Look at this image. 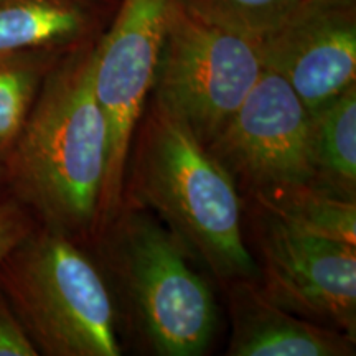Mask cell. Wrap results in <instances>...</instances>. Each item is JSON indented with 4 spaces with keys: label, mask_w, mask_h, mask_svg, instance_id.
Here are the masks:
<instances>
[{
    "label": "cell",
    "mask_w": 356,
    "mask_h": 356,
    "mask_svg": "<svg viewBox=\"0 0 356 356\" xmlns=\"http://www.w3.org/2000/svg\"><path fill=\"white\" fill-rule=\"evenodd\" d=\"M310 115L315 186L356 202V84Z\"/></svg>",
    "instance_id": "7c38bea8"
},
{
    "label": "cell",
    "mask_w": 356,
    "mask_h": 356,
    "mask_svg": "<svg viewBox=\"0 0 356 356\" xmlns=\"http://www.w3.org/2000/svg\"><path fill=\"white\" fill-rule=\"evenodd\" d=\"M262 53L314 113L356 84V0H302Z\"/></svg>",
    "instance_id": "9c48e42d"
},
{
    "label": "cell",
    "mask_w": 356,
    "mask_h": 356,
    "mask_svg": "<svg viewBox=\"0 0 356 356\" xmlns=\"http://www.w3.org/2000/svg\"><path fill=\"white\" fill-rule=\"evenodd\" d=\"M40 355L8 300L0 291V356Z\"/></svg>",
    "instance_id": "e0dca14e"
},
{
    "label": "cell",
    "mask_w": 356,
    "mask_h": 356,
    "mask_svg": "<svg viewBox=\"0 0 356 356\" xmlns=\"http://www.w3.org/2000/svg\"><path fill=\"white\" fill-rule=\"evenodd\" d=\"M231 318L229 356H351L353 338L280 309L256 279L225 284Z\"/></svg>",
    "instance_id": "30bf717a"
},
{
    "label": "cell",
    "mask_w": 356,
    "mask_h": 356,
    "mask_svg": "<svg viewBox=\"0 0 356 356\" xmlns=\"http://www.w3.org/2000/svg\"><path fill=\"white\" fill-rule=\"evenodd\" d=\"M262 42L177 0L155 71L152 97L208 145L264 73Z\"/></svg>",
    "instance_id": "5b68a950"
},
{
    "label": "cell",
    "mask_w": 356,
    "mask_h": 356,
    "mask_svg": "<svg viewBox=\"0 0 356 356\" xmlns=\"http://www.w3.org/2000/svg\"><path fill=\"white\" fill-rule=\"evenodd\" d=\"M175 2L121 0L108 29L92 43L95 92L106 122V170L96 238L121 210L132 136L152 95Z\"/></svg>",
    "instance_id": "8992f818"
},
{
    "label": "cell",
    "mask_w": 356,
    "mask_h": 356,
    "mask_svg": "<svg viewBox=\"0 0 356 356\" xmlns=\"http://www.w3.org/2000/svg\"><path fill=\"white\" fill-rule=\"evenodd\" d=\"M207 149L243 200L315 186L312 115L286 79L269 68Z\"/></svg>",
    "instance_id": "ba28073f"
},
{
    "label": "cell",
    "mask_w": 356,
    "mask_h": 356,
    "mask_svg": "<svg viewBox=\"0 0 356 356\" xmlns=\"http://www.w3.org/2000/svg\"><path fill=\"white\" fill-rule=\"evenodd\" d=\"M0 291L38 353L119 356V317L86 246L38 225L0 262Z\"/></svg>",
    "instance_id": "277c9868"
},
{
    "label": "cell",
    "mask_w": 356,
    "mask_h": 356,
    "mask_svg": "<svg viewBox=\"0 0 356 356\" xmlns=\"http://www.w3.org/2000/svg\"><path fill=\"white\" fill-rule=\"evenodd\" d=\"M216 24L264 40L279 29L302 0H184Z\"/></svg>",
    "instance_id": "9a60e30c"
},
{
    "label": "cell",
    "mask_w": 356,
    "mask_h": 356,
    "mask_svg": "<svg viewBox=\"0 0 356 356\" xmlns=\"http://www.w3.org/2000/svg\"><path fill=\"white\" fill-rule=\"evenodd\" d=\"M3 173V162H2V157H0V175Z\"/></svg>",
    "instance_id": "ac0fdd59"
},
{
    "label": "cell",
    "mask_w": 356,
    "mask_h": 356,
    "mask_svg": "<svg viewBox=\"0 0 356 356\" xmlns=\"http://www.w3.org/2000/svg\"><path fill=\"white\" fill-rule=\"evenodd\" d=\"M243 202L261 204L309 233L356 246V202L338 198L314 185L292 186Z\"/></svg>",
    "instance_id": "4fadbf2b"
},
{
    "label": "cell",
    "mask_w": 356,
    "mask_h": 356,
    "mask_svg": "<svg viewBox=\"0 0 356 356\" xmlns=\"http://www.w3.org/2000/svg\"><path fill=\"white\" fill-rule=\"evenodd\" d=\"M243 203L262 293L280 309L356 340V246Z\"/></svg>",
    "instance_id": "52a82bcc"
},
{
    "label": "cell",
    "mask_w": 356,
    "mask_h": 356,
    "mask_svg": "<svg viewBox=\"0 0 356 356\" xmlns=\"http://www.w3.org/2000/svg\"><path fill=\"white\" fill-rule=\"evenodd\" d=\"M121 0H0V61L65 56L99 38Z\"/></svg>",
    "instance_id": "8fae6325"
},
{
    "label": "cell",
    "mask_w": 356,
    "mask_h": 356,
    "mask_svg": "<svg viewBox=\"0 0 356 356\" xmlns=\"http://www.w3.org/2000/svg\"><path fill=\"white\" fill-rule=\"evenodd\" d=\"M92 246L113 292L119 325L157 356H200L210 348L218 307L208 280L154 213L122 204Z\"/></svg>",
    "instance_id": "3957f363"
},
{
    "label": "cell",
    "mask_w": 356,
    "mask_h": 356,
    "mask_svg": "<svg viewBox=\"0 0 356 356\" xmlns=\"http://www.w3.org/2000/svg\"><path fill=\"white\" fill-rule=\"evenodd\" d=\"M63 56H24L0 61V157L24 127L44 76Z\"/></svg>",
    "instance_id": "5bb4252c"
},
{
    "label": "cell",
    "mask_w": 356,
    "mask_h": 356,
    "mask_svg": "<svg viewBox=\"0 0 356 356\" xmlns=\"http://www.w3.org/2000/svg\"><path fill=\"white\" fill-rule=\"evenodd\" d=\"M122 204L154 213L191 259L222 284L257 279L238 186L207 145L152 96L132 136Z\"/></svg>",
    "instance_id": "7a4b0ae2"
},
{
    "label": "cell",
    "mask_w": 356,
    "mask_h": 356,
    "mask_svg": "<svg viewBox=\"0 0 356 356\" xmlns=\"http://www.w3.org/2000/svg\"><path fill=\"white\" fill-rule=\"evenodd\" d=\"M92 43L48 71L19 137L2 157L12 195L35 221L84 246H92L97 234L106 170Z\"/></svg>",
    "instance_id": "6da1fadb"
},
{
    "label": "cell",
    "mask_w": 356,
    "mask_h": 356,
    "mask_svg": "<svg viewBox=\"0 0 356 356\" xmlns=\"http://www.w3.org/2000/svg\"><path fill=\"white\" fill-rule=\"evenodd\" d=\"M37 226V221L13 195L0 197V262Z\"/></svg>",
    "instance_id": "2e32d148"
}]
</instances>
